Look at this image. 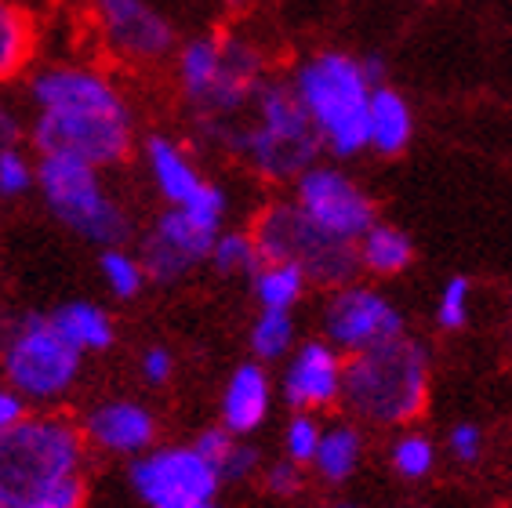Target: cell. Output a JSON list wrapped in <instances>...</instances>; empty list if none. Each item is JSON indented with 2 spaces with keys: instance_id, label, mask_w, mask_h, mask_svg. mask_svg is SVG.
Listing matches in <instances>:
<instances>
[{
  "instance_id": "cell-1",
  "label": "cell",
  "mask_w": 512,
  "mask_h": 508,
  "mask_svg": "<svg viewBox=\"0 0 512 508\" xmlns=\"http://www.w3.org/2000/svg\"><path fill=\"white\" fill-rule=\"evenodd\" d=\"M251 120L240 117H193L204 146L226 149L244 160L266 182H295L316 164L324 138L309 120L295 84L266 80L251 102Z\"/></svg>"
},
{
  "instance_id": "cell-2",
  "label": "cell",
  "mask_w": 512,
  "mask_h": 508,
  "mask_svg": "<svg viewBox=\"0 0 512 508\" xmlns=\"http://www.w3.org/2000/svg\"><path fill=\"white\" fill-rule=\"evenodd\" d=\"M295 84L324 149L335 157H356L371 146V95L375 84L364 73V59L345 51H320L295 69Z\"/></svg>"
},
{
  "instance_id": "cell-3",
  "label": "cell",
  "mask_w": 512,
  "mask_h": 508,
  "mask_svg": "<svg viewBox=\"0 0 512 508\" xmlns=\"http://www.w3.org/2000/svg\"><path fill=\"white\" fill-rule=\"evenodd\" d=\"M84 469V436L66 418L26 414L0 432V508H26Z\"/></svg>"
},
{
  "instance_id": "cell-4",
  "label": "cell",
  "mask_w": 512,
  "mask_h": 508,
  "mask_svg": "<svg viewBox=\"0 0 512 508\" xmlns=\"http://www.w3.org/2000/svg\"><path fill=\"white\" fill-rule=\"evenodd\" d=\"M37 189L66 229L99 247H124L131 240L128 211L102 189L99 167L69 153H40Z\"/></svg>"
},
{
  "instance_id": "cell-5",
  "label": "cell",
  "mask_w": 512,
  "mask_h": 508,
  "mask_svg": "<svg viewBox=\"0 0 512 508\" xmlns=\"http://www.w3.org/2000/svg\"><path fill=\"white\" fill-rule=\"evenodd\" d=\"M345 400L371 421H411L425 403V349L404 334L360 349L345 371Z\"/></svg>"
},
{
  "instance_id": "cell-6",
  "label": "cell",
  "mask_w": 512,
  "mask_h": 508,
  "mask_svg": "<svg viewBox=\"0 0 512 508\" xmlns=\"http://www.w3.org/2000/svg\"><path fill=\"white\" fill-rule=\"evenodd\" d=\"M251 236L262 251V262H295L306 269L309 280L327 287L349 284L364 262L356 240L327 233L324 225H316L302 207L287 200L262 207Z\"/></svg>"
},
{
  "instance_id": "cell-7",
  "label": "cell",
  "mask_w": 512,
  "mask_h": 508,
  "mask_svg": "<svg viewBox=\"0 0 512 508\" xmlns=\"http://www.w3.org/2000/svg\"><path fill=\"white\" fill-rule=\"evenodd\" d=\"M30 138L37 153H69L95 167H113L131 157L135 117H131V106L37 109Z\"/></svg>"
},
{
  "instance_id": "cell-8",
  "label": "cell",
  "mask_w": 512,
  "mask_h": 508,
  "mask_svg": "<svg viewBox=\"0 0 512 508\" xmlns=\"http://www.w3.org/2000/svg\"><path fill=\"white\" fill-rule=\"evenodd\" d=\"M84 352L62 338L51 316L30 313L15 323L11 342L0 352L4 378L26 400H55L77 381Z\"/></svg>"
},
{
  "instance_id": "cell-9",
  "label": "cell",
  "mask_w": 512,
  "mask_h": 508,
  "mask_svg": "<svg viewBox=\"0 0 512 508\" xmlns=\"http://www.w3.org/2000/svg\"><path fill=\"white\" fill-rule=\"evenodd\" d=\"M88 19L102 48L128 66H157L178 44L171 19L149 0H88Z\"/></svg>"
},
{
  "instance_id": "cell-10",
  "label": "cell",
  "mask_w": 512,
  "mask_h": 508,
  "mask_svg": "<svg viewBox=\"0 0 512 508\" xmlns=\"http://www.w3.org/2000/svg\"><path fill=\"white\" fill-rule=\"evenodd\" d=\"M131 483L149 508H197L215 498L222 476L197 447H168L135 461Z\"/></svg>"
},
{
  "instance_id": "cell-11",
  "label": "cell",
  "mask_w": 512,
  "mask_h": 508,
  "mask_svg": "<svg viewBox=\"0 0 512 508\" xmlns=\"http://www.w3.org/2000/svg\"><path fill=\"white\" fill-rule=\"evenodd\" d=\"M295 204L316 225H324L327 233L345 236V240H360L375 225L371 196L338 167L313 164L309 171H302L295 178Z\"/></svg>"
},
{
  "instance_id": "cell-12",
  "label": "cell",
  "mask_w": 512,
  "mask_h": 508,
  "mask_svg": "<svg viewBox=\"0 0 512 508\" xmlns=\"http://www.w3.org/2000/svg\"><path fill=\"white\" fill-rule=\"evenodd\" d=\"M215 240H218L215 225L200 222L186 207H171L142 236V265H146V276L153 284H178L193 265L211 258Z\"/></svg>"
},
{
  "instance_id": "cell-13",
  "label": "cell",
  "mask_w": 512,
  "mask_h": 508,
  "mask_svg": "<svg viewBox=\"0 0 512 508\" xmlns=\"http://www.w3.org/2000/svg\"><path fill=\"white\" fill-rule=\"evenodd\" d=\"M327 334L345 349H371V345L396 338L404 320L382 294L367 287H342L327 305Z\"/></svg>"
},
{
  "instance_id": "cell-14",
  "label": "cell",
  "mask_w": 512,
  "mask_h": 508,
  "mask_svg": "<svg viewBox=\"0 0 512 508\" xmlns=\"http://www.w3.org/2000/svg\"><path fill=\"white\" fill-rule=\"evenodd\" d=\"M37 109H117L128 106L120 88L91 66H51L30 80Z\"/></svg>"
},
{
  "instance_id": "cell-15",
  "label": "cell",
  "mask_w": 512,
  "mask_h": 508,
  "mask_svg": "<svg viewBox=\"0 0 512 508\" xmlns=\"http://www.w3.org/2000/svg\"><path fill=\"white\" fill-rule=\"evenodd\" d=\"M84 436L109 454H138L153 443V414L131 400H109L88 414Z\"/></svg>"
},
{
  "instance_id": "cell-16",
  "label": "cell",
  "mask_w": 512,
  "mask_h": 508,
  "mask_svg": "<svg viewBox=\"0 0 512 508\" xmlns=\"http://www.w3.org/2000/svg\"><path fill=\"white\" fill-rule=\"evenodd\" d=\"M142 153H146V167H149V175H153V182H157L160 196H164L171 207H189L193 200L204 196L207 186H211L175 138L149 135Z\"/></svg>"
},
{
  "instance_id": "cell-17",
  "label": "cell",
  "mask_w": 512,
  "mask_h": 508,
  "mask_svg": "<svg viewBox=\"0 0 512 508\" xmlns=\"http://www.w3.org/2000/svg\"><path fill=\"white\" fill-rule=\"evenodd\" d=\"M284 392H287V403H327L335 400L338 392V360L335 352L327 349V345H306V349L298 352L295 363H291V371L284 378Z\"/></svg>"
},
{
  "instance_id": "cell-18",
  "label": "cell",
  "mask_w": 512,
  "mask_h": 508,
  "mask_svg": "<svg viewBox=\"0 0 512 508\" xmlns=\"http://www.w3.org/2000/svg\"><path fill=\"white\" fill-rule=\"evenodd\" d=\"M37 51V22L19 0H0V84L22 77Z\"/></svg>"
},
{
  "instance_id": "cell-19",
  "label": "cell",
  "mask_w": 512,
  "mask_h": 508,
  "mask_svg": "<svg viewBox=\"0 0 512 508\" xmlns=\"http://www.w3.org/2000/svg\"><path fill=\"white\" fill-rule=\"evenodd\" d=\"M411 135L414 113L407 106V98L389 84H378L371 95V149H378L382 157H396L407 149Z\"/></svg>"
},
{
  "instance_id": "cell-20",
  "label": "cell",
  "mask_w": 512,
  "mask_h": 508,
  "mask_svg": "<svg viewBox=\"0 0 512 508\" xmlns=\"http://www.w3.org/2000/svg\"><path fill=\"white\" fill-rule=\"evenodd\" d=\"M269 411V381L266 374L258 371L255 363H244L226 389V403H222V414H226V429L233 432H251L262 425Z\"/></svg>"
},
{
  "instance_id": "cell-21",
  "label": "cell",
  "mask_w": 512,
  "mask_h": 508,
  "mask_svg": "<svg viewBox=\"0 0 512 508\" xmlns=\"http://www.w3.org/2000/svg\"><path fill=\"white\" fill-rule=\"evenodd\" d=\"M51 323L62 331L66 342H73L80 352H102L113 345V320L91 302H66L55 313H48Z\"/></svg>"
},
{
  "instance_id": "cell-22",
  "label": "cell",
  "mask_w": 512,
  "mask_h": 508,
  "mask_svg": "<svg viewBox=\"0 0 512 508\" xmlns=\"http://www.w3.org/2000/svg\"><path fill=\"white\" fill-rule=\"evenodd\" d=\"M364 244H360V258L371 273H382V276H393L400 269H407L414 258V247L400 229L393 225H371L364 236H360Z\"/></svg>"
},
{
  "instance_id": "cell-23",
  "label": "cell",
  "mask_w": 512,
  "mask_h": 508,
  "mask_svg": "<svg viewBox=\"0 0 512 508\" xmlns=\"http://www.w3.org/2000/svg\"><path fill=\"white\" fill-rule=\"evenodd\" d=\"M255 294L262 309H291V305L302 298V287H306V269L295 262H262L255 276Z\"/></svg>"
},
{
  "instance_id": "cell-24",
  "label": "cell",
  "mask_w": 512,
  "mask_h": 508,
  "mask_svg": "<svg viewBox=\"0 0 512 508\" xmlns=\"http://www.w3.org/2000/svg\"><path fill=\"white\" fill-rule=\"evenodd\" d=\"M99 269H102V280L106 287L113 291V298H135L142 287H146V265L142 258L128 254L124 247H102V258H99Z\"/></svg>"
},
{
  "instance_id": "cell-25",
  "label": "cell",
  "mask_w": 512,
  "mask_h": 508,
  "mask_svg": "<svg viewBox=\"0 0 512 508\" xmlns=\"http://www.w3.org/2000/svg\"><path fill=\"white\" fill-rule=\"evenodd\" d=\"M218 273H247L255 276L262 269V251H258L255 236L251 233H218L215 251H211Z\"/></svg>"
},
{
  "instance_id": "cell-26",
  "label": "cell",
  "mask_w": 512,
  "mask_h": 508,
  "mask_svg": "<svg viewBox=\"0 0 512 508\" xmlns=\"http://www.w3.org/2000/svg\"><path fill=\"white\" fill-rule=\"evenodd\" d=\"M291 338H295V323H291L287 309H266V313L258 316L255 331H251V345H255V352L262 360L284 356Z\"/></svg>"
},
{
  "instance_id": "cell-27",
  "label": "cell",
  "mask_w": 512,
  "mask_h": 508,
  "mask_svg": "<svg viewBox=\"0 0 512 508\" xmlns=\"http://www.w3.org/2000/svg\"><path fill=\"white\" fill-rule=\"evenodd\" d=\"M356 454H360V440H356L353 429H338L331 432L327 440H320V450H316V461H320V472L327 479H345L353 472Z\"/></svg>"
},
{
  "instance_id": "cell-28",
  "label": "cell",
  "mask_w": 512,
  "mask_h": 508,
  "mask_svg": "<svg viewBox=\"0 0 512 508\" xmlns=\"http://www.w3.org/2000/svg\"><path fill=\"white\" fill-rule=\"evenodd\" d=\"M33 186H37V164H30L19 146L0 149V196L15 200L30 193Z\"/></svg>"
},
{
  "instance_id": "cell-29",
  "label": "cell",
  "mask_w": 512,
  "mask_h": 508,
  "mask_svg": "<svg viewBox=\"0 0 512 508\" xmlns=\"http://www.w3.org/2000/svg\"><path fill=\"white\" fill-rule=\"evenodd\" d=\"M465 309H469V280L454 276L451 284L444 287V294H440V323L444 327H462Z\"/></svg>"
},
{
  "instance_id": "cell-30",
  "label": "cell",
  "mask_w": 512,
  "mask_h": 508,
  "mask_svg": "<svg viewBox=\"0 0 512 508\" xmlns=\"http://www.w3.org/2000/svg\"><path fill=\"white\" fill-rule=\"evenodd\" d=\"M80 505H84V479L73 476V479L55 483L51 490H44V494L33 498L26 508H80Z\"/></svg>"
},
{
  "instance_id": "cell-31",
  "label": "cell",
  "mask_w": 512,
  "mask_h": 508,
  "mask_svg": "<svg viewBox=\"0 0 512 508\" xmlns=\"http://www.w3.org/2000/svg\"><path fill=\"white\" fill-rule=\"evenodd\" d=\"M316 450H320V432L309 418H298L291 421V429H287V454L295 461H309L316 458Z\"/></svg>"
},
{
  "instance_id": "cell-32",
  "label": "cell",
  "mask_w": 512,
  "mask_h": 508,
  "mask_svg": "<svg viewBox=\"0 0 512 508\" xmlns=\"http://www.w3.org/2000/svg\"><path fill=\"white\" fill-rule=\"evenodd\" d=\"M433 465V447L425 440H404L396 447V469L404 476H425Z\"/></svg>"
},
{
  "instance_id": "cell-33",
  "label": "cell",
  "mask_w": 512,
  "mask_h": 508,
  "mask_svg": "<svg viewBox=\"0 0 512 508\" xmlns=\"http://www.w3.org/2000/svg\"><path fill=\"white\" fill-rule=\"evenodd\" d=\"M193 447H197L200 454L218 469V465L229 458V450H233V429H207Z\"/></svg>"
},
{
  "instance_id": "cell-34",
  "label": "cell",
  "mask_w": 512,
  "mask_h": 508,
  "mask_svg": "<svg viewBox=\"0 0 512 508\" xmlns=\"http://www.w3.org/2000/svg\"><path fill=\"white\" fill-rule=\"evenodd\" d=\"M255 465H258V450L244 447V443H233L229 458L218 465V476H222V479H244V476H251V469H255Z\"/></svg>"
},
{
  "instance_id": "cell-35",
  "label": "cell",
  "mask_w": 512,
  "mask_h": 508,
  "mask_svg": "<svg viewBox=\"0 0 512 508\" xmlns=\"http://www.w3.org/2000/svg\"><path fill=\"white\" fill-rule=\"evenodd\" d=\"M171 371H175V360H171L168 349H149L142 356V374H146L149 385H164L171 378Z\"/></svg>"
},
{
  "instance_id": "cell-36",
  "label": "cell",
  "mask_w": 512,
  "mask_h": 508,
  "mask_svg": "<svg viewBox=\"0 0 512 508\" xmlns=\"http://www.w3.org/2000/svg\"><path fill=\"white\" fill-rule=\"evenodd\" d=\"M22 418H26V396H22L19 389H11V385L8 389L0 385V432L11 429V425Z\"/></svg>"
},
{
  "instance_id": "cell-37",
  "label": "cell",
  "mask_w": 512,
  "mask_h": 508,
  "mask_svg": "<svg viewBox=\"0 0 512 508\" xmlns=\"http://www.w3.org/2000/svg\"><path fill=\"white\" fill-rule=\"evenodd\" d=\"M298 487H302V476H298V469L291 461H280V465L269 469V490H276V494H295Z\"/></svg>"
},
{
  "instance_id": "cell-38",
  "label": "cell",
  "mask_w": 512,
  "mask_h": 508,
  "mask_svg": "<svg viewBox=\"0 0 512 508\" xmlns=\"http://www.w3.org/2000/svg\"><path fill=\"white\" fill-rule=\"evenodd\" d=\"M19 138H22V120L15 117V109L8 102H0V149L19 146Z\"/></svg>"
},
{
  "instance_id": "cell-39",
  "label": "cell",
  "mask_w": 512,
  "mask_h": 508,
  "mask_svg": "<svg viewBox=\"0 0 512 508\" xmlns=\"http://www.w3.org/2000/svg\"><path fill=\"white\" fill-rule=\"evenodd\" d=\"M454 450H458V458L473 461L476 450H480V432H476L473 425H462V429L454 432Z\"/></svg>"
},
{
  "instance_id": "cell-40",
  "label": "cell",
  "mask_w": 512,
  "mask_h": 508,
  "mask_svg": "<svg viewBox=\"0 0 512 508\" xmlns=\"http://www.w3.org/2000/svg\"><path fill=\"white\" fill-rule=\"evenodd\" d=\"M364 73L371 77V84H375V88H378V84H385V62L378 59V55H367V59H364Z\"/></svg>"
},
{
  "instance_id": "cell-41",
  "label": "cell",
  "mask_w": 512,
  "mask_h": 508,
  "mask_svg": "<svg viewBox=\"0 0 512 508\" xmlns=\"http://www.w3.org/2000/svg\"><path fill=\"white\" fill-rule=\"evenodd\" d=\"M197 508H215V505H211V501H204V505H197Z\"/></svg>"
},
{
  "instance_id": "cell-42",
  "label": "cell",
  "mask_w": 512,
  "mask_h": 508,
  "mask_svg": "<svg viewBox=\"0 0 512 508\" xmlns=\"http://www.w3.org/2000/svg\"><path fill=\"white\" fill-rule=\"evenodd\" d=\"M338 508H353V505H338Z\"/></svg>"
}]
</instances>
